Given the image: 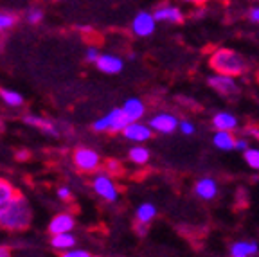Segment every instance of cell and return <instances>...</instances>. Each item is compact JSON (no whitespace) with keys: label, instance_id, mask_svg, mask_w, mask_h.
<instances>
[{"label":"cell","instance_id":"6da1fadb","mask_svg":"<svg viewBox=\"0 0 259 257\" xmlns=\"http://www.w3.org/2000/svg\"><path fill=\"white\" fill-rule=\"evenodd\" d=\"M31 207L27 200L20 194L0 207V229L4 230H24L31 223Z\"/></svg>","mask_w":259,"mask_h":257},{"label":"cell","instance_id":"7a4b0ae2","mask_svg":"<svg viewBox=\"0 0 259 257\" xmlns=\"http://www.w3.org/2000/svg\"><path fill=\"white\" fill-rule=\"evenodd\" d=\"M209 65L216 74H225V76H241L247 70L245 58L232 49H216L210 54Z\"/></svg>","mask_w":259,"mask_h":257},{"label":"cell","instance_id":"3957f363","mask_svg":"<svg viewBox=\"0 0 259 257\" xmlns=\"http://www.w3.org/2000/svg\"><path fill=\"white\" fill-rule=\"evenodd\" d=\"M130 122H132V119L126 115L124 110L115 108L110 113H106L105 117H101L99 121L94 122L92 128L96 130V132H122Z\"/></svg>","mask_w":259,"mask_h":257},{"label":"cell","instance_id":"277c9868","mask_svg":"<svg viewBox=\"0 0 259 257\" xmlns=\"http://www.w3.org/2000/svg\"><path fill=\"white\" fill-rule=\"evenodd\" d=\"M94 193L99 198H103L105 201H115L119 198L117 185L113 184V180L110 178L108 173H99L94 177L92 180Z\"/></svg>","mask_w":259,"mask_h":257},{"label":"cell","instance_id":"5b68a950","mask_svg":"<svg viewBox=\"0 0 259 257\" xmlns=\"http://www.w3.org/2000/svg\"><path fill=\"white\" fill-rule=\"evenodd\" d=\"M209 87L222 94L223 97H236L239 94V87L236 83L234 76H225V74H218V76L209 77Z\"/></svg>","mask_w":259,"mask_h":257},{"label":"cell","instance_id":"8992f818","mask_svg":"<svg viewBox=\"0 0 259 257\" xmlns=\"http://www.w3.org/2000/svg\"><path fill=\"white\" fill-rule=\"evenodd\" d=\"M99 155H97L94 149L89 148H79L74 153V164H76L77 169L85 171V173H90V171H96L99 167Z\"/></svg>","mask_w":259,"mask_h":257},{"label":"cell","instance_id":"52a82bcc","mask_svg":"<svg viewBox=\"0 0 259 257\" xmlns=\"http://www.w3.org/2000/svg\"><path fill=\"white\" fill-rule=\"evenodd\" d=\"M155 25H157V20H155V16L151 13H146L141 11L137 16L134 18L132 22V31L137 34V36H150L155 32Z\"/></svg>","mask_w":259,"mask_h":257},{"label":"cell","instance_id":"ba28073f","mask_svg":"<svg viewBox=\"0 0 259 257\" xmlns=\"http://www.w3.org/2000/svg\"><path fill=\"white\" fill-rule=\"evenodd\" d=\"M150 126L155 132L167 135V133H173L175 130L180 126V122H178L177 117L171 115V113H158V115H153L150 119Z\"/></svg>","mask_w":259,"mask_h":257},{"label":"cell","instance_id":"9c48e42d","mask_svg":"<svg viewBox=\"0 0 259 257\" xmlns=\"http://www.w3.org/2000/svg\"><path fill=\"white\" fill-rule=\"evenodd\" d=\"M151 126H146L139 121H132L124 130H122V135L128 139V141L134 142H146L151 139Z\"/></svg>","mask_w":259,"mask_h":257},{"label":"cell","instance_id":"30bf717a","mask_svg":"<svg viewBox=\"0 0 259 257\" xmlns=\"http://www.w3.org/2000/svg\"><path fill=\"white\" fill-rule=\"evenodd\" d=\"M74 225H76V220H74L72 214H58L53 218V221L49 223V232L53 234H63V232H72Z\"/></svg>","mask_w":259,"mask_h":257},{"label":"cell","instance_id":"8fae6325","mask_svg":"<svg viewBox=\"0 0 259 257\" xmlns=\"http://www.w3.org/2000/svg\"><path fill=\"white\" fill-rule=\"evenodd\" d=\"M97 68L105 74H119L122 70V60L112 54H101L96 61Z\"/></svg>","mask_w":259,"mask_h":257},{"label":"cell","instance_id":"7c38bea8","mask_svg":"<svg viewBox=\"0 0 259 257\" xmlns=\"http://www.w3.org/2000/svg\"><path fill=\"white\" fill-rule=\"evenodd\" d=\"M157 22H171V24H180L184 20L182 11L175 6H160L157 11L153 13Z\"/></svg>","mask_w":259,"mask_h":257},{"label":"cell","instance_id":"4fadbf2b","mask_svg":"<svg viewBox=\"0 0 259 257\" xmlns=\"http://www.w3.org/2000/svg\"><path fill=\"white\" fill-rule=\"evenodd\" d=\"M194 193L198 194L202 200H212L218 194V185L212 178H202L194 185Z\"/></svg>","mask_w":259,"mask_h":257},{"label":"cell","instance_id":"5bb4252c","mask_svg":"<svg viewBox=\"0 0 259 257\" xmlns=\"http://www.w3.org/2000/svg\"><path fill=\"white\" fill-rule=\"evenodd\" d=\"M212 126L216 130H225V132H234L238 128V119L229 112H220L212 117Z\"/></svg>","mask_w":259,"mask_h":257},{"label":"cell","instance_id":"9a60e30c","mask_svg":"<svg viewBox=\"0 0 259 257\" xmlns=\"http://www.w3.org/2000/svg\"><path fill=\"white\" fill-rule=\"evenodd\" d=\"M122 110H124V113L132 119V121H139V119H142L146 113L144 103H142L141 99H137V97H132V99L126 101Z\"/></svg>","mask_w":259,"mask_h":257},{"label":"cell","instance_id":"2e32d148","mask_svg":"<svg viewBox=\"0 0 259 257\" xmlns=\"http://www.w3.org/2000/svg\"><path fill=\"white\" fill-rule=\"evenodd\" d=\"M74 245H76V237L69 232L54 234L53 239H51V246L58 252H67V250L74 248Z\"/></svg>","mask_w":259,"mask_h":257},{"label":"cell","instance_id":"e0dca14e","mask_svg":"<svg viewBox=\"0 0 259 257\" xmlns=\"http://www.w3.org/2000/svg\"><path fill=\"white\" fill-rule=\"evenodd\" d=\"M259 252V245L255 241H238L231 246L232 257H248Z\"/></svg>","mask_w":259,"mask_h":257},{"label":"cell","instance_id":"ac0fdd59","mask_svg":"<svg viewBox=\"0 0 259 257\" xmlns=\"http://www.w3.org/2000/svg\"><path fill=\"white\" fill-rule=\"evenodd\" d=\"M214 146L218 149H223V151H229V149H234V144H236V139L232 137L231 132H225V130H218L212 139Z\"/></svg>","mask_w":259,"mask_h":257},{"label":"cell","instance_id":"d6986e66","mask_svg":"<svg viewBox=\"0 0 259 257\" xmlns=\"http://www.w3.org/2000/svg\"><path fill=\"white\" fill-rule=\"evenodd\" d=\"M25 122H27L29 126H34V128L49 133V135H58V128L51 121H47V119H41V117H36V115H27L25 117Z\"/></svg>","mask_w":259,"mask_h":257},{"label":"cell","instance_id":"ffe728a7","mask_svg":"<svg viewBox=\"0 0 259 257\" xmlns=\"http://www.w3.org/2000/svg\"><path fill=\"white\" fill-rule=\"evenodd\" d=\"M155 216H157V209H155L153 203H142L135 212L137 221H142V223H150Z\"/></svg>","mask_w":259,"mask_h":257},{"label":"cell","instance_id":"44dd1931","mask_svg":"<svg viewBox=\"0 0 259 257\" xmlns=\"http://www.w3.org/2000/svg\"><path fill=\"white\" fill-rule=\"evenodd\" d=\"M128 157H130V160L134 162V164L142 165V164H146V162L150 160V151H148L146 148H142V146H135V148L130 149Z\"/></svg>","mask_w":259,"mask_h":257},{"label":"cell","instance_id":"7402d4cb","mask_svg":"<svg viewBox=\"0 0 259 257\" xmlns=\"http://www.w3.org/2000/svg\"><path fill=\"white\" fill-rule=\"evenodd\" d=\"M0 97L4 99V103L8 106H22L24 105V97H22L18 92H15V90L2 89L0 90Z\"/></svg>","mask_w":259,"mask_h":257},{"label":"cell","instance_id":"603a6c76","mask_svg":"<svg viewBox=\"0 0 259 257\" xmlns=\"http://www.w3.org/2000/svg\"><path fill=\"white\" fill-rule=\"evenodd\" d=\"M16 196V191H15V187H13L9 182H6V180H2L0 178V207L4 203H8L11 198H15Z\"/></svg>","mask_w":259,"mask_h":257},{"label":"cell","instance_id":"cb8c5ba5","mask_svg":"<svg viewBox=\"0 0 259 257\" xmlns=\"http://www.w3.org/2000/svg\"><path fill=\"white\" fill-rule=\"evenodd\" d=\"M245 155V162L248 164V167L259 171V149L257 148H247L243 151Z\"/></svg>","mask_w":259,"mask_h":257},{"label":"cell","instance_id":"d4e9b609","mask_svg":"<svg viewBox=\"0 0 259 257\" xmlns=\"http://www.w3.org/2000/svg\"><path fill=\"white\" fill-rule=\"evenodd\" d=\"M16 22V18L13 15H8V13H0V31H6L9 29L13 24Z\"/></svg>","mask_w":259,"mask_h":257},{"label":"cell","instance_id":"484cf974","mask_svg":"<svg viewBox=\"0 0 259 257\" xmlns=\"http://www.w3.org/2000/svg\"><path fill=\"white\" fill-rule=\"evenodd\" d=\"M41 18H44V13H41V9H31V11L27 13V22H29V24H40Z\"/></svg>","mask_w":259,"mask_h":257},{"label":"cell","instance_id":"4316f807","mask_svg":"<svg viewBox=\"0 0 259 257\" xmlns=\"http://www.w3.org/2000/svg\"><path fill=\"white\" fill-rule=\"evenodd\" d=\"M178 128H180V132H182L184 135H193V133H194V124H193V122H189V121H182Z\"/></svg>","mask_w":259,"mask_h":257},{"label":"cell","instance_id":"83f0119b","mask_svg":"<svg viewBox=\"0 0 259 257\" xmlns=\"http://www.w3.org/2000/svg\"><path fill=\"white\" fill-rule=\"evenodd\" d=\"M65 257H89L90 253L87 252V250H67V252H63Z\"/></svg>","mask_w":259,"mask_h":257},{"label":"cell","instance_id":"f1b7e54d","mask_svg":"<svg viewBox=\"0 0 259 257\" xmlns=\"http://www.w3.org/2000/svg\"><path fill=\"white\" fill-rule=\"evenodd\" d=\"M99 56H101V54H99V51H97L96 47H90L89 51L85 53V58H87V60H89V61H94V63H96L97 58H99Z\"/></svg>","mask_w":259,"mask_h":257},{"label":"cell","instance_id":"f546056e","mask_svg":"<svg viewBox=\"0 0 259 257\" xmlns=\"http://www.w3.org/2000/svg\"><path fill=\"white\" fill-rule=\"evenodd\" d=\"M106 169H108V173H121V165L115 160H110L108 164H106Z\"/></svg>","mask_w":259,"mask_h":257},{"label":"cell","instance_id":"4dcf8cb0","mask_svg":"<svg viewBox=\"0 0 259 257\" xmlns=\"http://www.w3.org/2000/svg\"><path fill=\"white\" fill-rule=\"evenodd\" d=\"M248 148V142L245 141V139H238L234 144V149H238V151H245V149Z\"/></svg>","mask_w":259,"mask_h":257},{"label":"cell","instance_id":"1f68e13d","mask_svg":"<svg viewBox=\"0 0 259 257\" xmlns=\"http://www.w3.org/2000/svg\"><path fill=\"white\" fill-rule=\"evenodd\" d=\"M58 198H60V200H69L70 191L67 189V187H61V189H58Z\"/></svg>","mask_w":259,"mask_h":257},{"label":"cell","instance_id":"d6a6232c","mask_svg":"<svg viewBox=\"0 0 259 257\" xmlns=\"http://www.w3.org/2000/svg\"><path fill=\"white\" fill-rule=\"evenodd\" d=\"M146 225H148V223H142V221H139V225L135 227V230H137L139 236H144V234L148 232V227H146Z\"/></svg>","mask_w":259,"mask_h":257},{"label":"cell","instance_id":"836d02e7","mask_svg":"<svg viewBox=\"0 0 259 257\" xmlns=\"http://www.w3.org/2000/svg\"><path fill=\"white\" fill-rule=\"evenodd\" d=\"M250 20L252 22H259V8H254L250 11Z\"/></svg>","mask_w":259,"mask_h":257},{"label":"cell","instance_id":"e575fe53","mask_svg":"<svg viewBox=\"0 0 259 257\" xmlns=\"http://www.w3.org/2000/svg\"><path fill=\"white\" fill-rule=\"evenodd\" d=\"M11 255V250L8 246H0V257H9Z\"/></svg>","mask_w":259,"mask_h":257},{"label":"cell","instance_id":"d590c367","mask_svg":"<svg viewBox=\"0 0 259 257\" xmlns=\"http://www.w3.org/2000/svg\"><path fill=\"white\" fill-rule=\"evenodd\" d=\"M27 157H29V153H27V151H20L18 155H16V158H18V160H25Z\"/></svg>","mask_w":259,"mask_h":257},{"label":"cell","instance_id":"8d00e7d4","mask_svg":"<svg viewBox=\"0 0 259 257\" xmlns=\"http://www.w3.org/2000/svg\"><path fill=\"white\" fill-rule=\"evenodd\" d=\"M184 2H193V4H196V2H200V4H202V2H205V0H184Z\"/></svg>","mask_w":259,"mask_h":257}]
</instances>
